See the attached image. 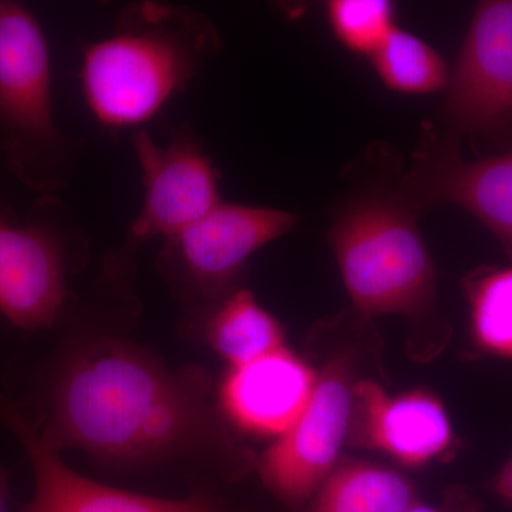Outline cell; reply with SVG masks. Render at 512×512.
<instances>
[{
	"label": "cell",
	"mask_w": 512,
	"mask_h": 512,
	"mask_svg": "<svg viewBox=\"0 0 512 512\" xmlns=\"http://www.w3.org/2000/svg\"><path fill=\"white\" fill-rule=\"evenodd\" d=\"M39 434L56 451L79 448L104 460L138 463L195 456L215 424L191 380L119 340L87 343L60 366Z\"/></svg>",
	"instance_id": "obj_1"
},
{
	"label": "cell",
	"mask_w": 512,
	"mask_h": 512,
	"mask_svg": "<svg viewBox=\"0 0 512 512\" xmlns=\"http://www.w3.org/2000/svg\"><path fill=\"white\" fill-rule=\"evenodd\" d=\"M217 43L214 28L191 10L133 6L110 35L84 50L80 84L87 107L101 126H141L183 92Z\"/></svg>",
	"instance_id": "obj_2"
},
{
	"label": "cell",
	"mask_w": 512,
	"mask_h": 512,
	"mask_svg": "<svg viewBox=\"0 0 512 512\" xmlns=\"http://www.w3.org/2000/svg\"><path fill=\"white\" fill-rule=\"evenodd\" d=\"M412 202L392 185L350 194L332 215L329 244L356 315L437 325L436 268Z\"/></svg>",
	"instance_id": "obj_3"
},
{
	"label": "cell",
	"mask_w": 512,
	"mask_h": 512,
	"mask_svg": "<svg viewBox=\"0 0 512 512\" xmlns=\"http://www.w3.org/2000/svg\"><path fill=\"white\" fill-rule=\"evenodd\" d=\"M352 360L335 356L319 370L308 406L265 451L259 476L275 497L303 507L342 461L353 416Z\"/></svg>",
	"instance_id": "obj_4"
},
{
	"label": "cell",
	"mask_w": 512,
	"mask_h": 512,
	"mask_svg": "<svg viewBox=\"0 0 512 512\" xmlns=\"http://www.w3.org/2000/svg\"><path fill=\"white\" fill-rule=\"evenodd\" d=\"M446 89L454 133L512 137V0L478 3Z\"/></svg>",
	"instance_id": "obj_5"
},
{
	"label": "cell",
	"mask_w": 512,
	"mask_h": 512,
	"mask_svg": "<svg viewBox=\"0 0 512 512\" xmlns=\"http://www.w3.org/2000/svg\"><path fill=\"white\" fill-rule=\"evenodd\" d=\"M292 212L221 201L208 214L165 239L163 265L185 288L224 298L251 256L292 231Z\"/></svg>",
	"instance_id": "obj_6"
},
{
	"label": "cell",
	"mask_w": 512,
	"mask_h": 512,
	"mask_svg": "<svg viewBox=\"0 0 512 512\" xmlns=\"http://www.w3.org/2000/svg\"><path fill=\"white\" fill-rule=\"evenodd\" d=\"M0 128L18 156L62 146L45 32L25 6L9 0L0 2Z\"/></svg>",
	"instance_id": "obj_7"
},
{
	"label": "cell",
	"mask_w": 512,
	"mask_h": 512,
	"mask_svg": "<svg viewBox=\"0 0 512 512\" xmlns=\"http://www.w3.org/2000/svg\"><path fill=\"white\" fill-rule=\"evenodd\" d=\"M399 187L417 212L446 204L470 212L512 261V151L466 160L454 141L430 133Z\"/></svg>",
	"instance_id": "obj_8"
},
{
	"label": "cell",
	"mask_w": 512,
	"mask_h": 512,
	"mask_svg": "<svg viewBox=\"0 0 512 512\" xmlns=\"http://www.w3.org/2000/svg\"><path fill=\"white\" fill-rule=\"evenodd\" d=\"M133 146L144 188L130 231L136 241L174 237L222 201L217 168L188 134L158 144L138 131Z\"/></svg>",
	"instance_id": "obj_9"
},
{
	"label": "cell",
	"mask_w": 512,
	"mask_h": 512,
	"mask_svg": "<svg viewBox=\"0 0 512 512\" xmlns=\"http://www.w3.org/2000/svg\"><path fill=\"white\" fill-rule=\"evenodd\" d=\"M349 441L406 468H424L453 456V421L437 394L426 389L390 393L369 379L356 380Z\"/></svg>",
	"instance_id": "obj_10"
},
{
	"label": "cell",
	"mask_w": 512,
	"mask_h": 512,
	"mask_svg": "<svg viewBox=\"0 0 512 512\" xmlns=\"http://www.w3.org/2000/svg\"><path fill=\"white\" fill-rule=\"evenodd\" d=\"M318 373L288 346L229 367L218 394L222 413L245 433L278 439L308 406Z\"/></svg>",
	"instance_id": "obj_11"
},
{
	"label": "cell",
	"mask_w": 512,
	"mask_h": 512,
	"mask_svg": "<svg viewBox=\"0 0 512 512\" xmlns=\"http://www.w3.org/2000/svg\"><path fill=\"white\" fill-rule=\"evenodd\" d=\"M66 299L62 242L49 227L0 220V313L20 329L53 325Z\"/></svg>",
	"instance_id": "obj_12"
},
{
	"label": "cell",
	"mask_w": 512,
	"mask_h": 512,
	"mask_svg": "<svg viewBox=\"0 0 512 512\" xmlns=\"http://www.w3.org/2000/svg\"><path fill=\"white\" fill-rule=\"evenodd\" d=\"M0 419L22 441L35 473V494L23 512H215L201 500L128 493L74 473L2 393Z\"/></svg>",
	"instance_id": "obj_13"
},
{
	"label": "cell",
	"mask_w": 512,
	"mask_h": 512,
	"mask_svg": "<svg viewBox=\"0 0 512 512\" xmlns=\"http://www.w3.org/2000/svg\"><path fill=\"white\" fill-rule=\"evenodd\" d=\"M416 485L392 467L342 460L302 512H404L417 503Z\"/></svg>",
	"instance_id": "obj_14"
},
{
	"label": "cell",
	"mask_w": 512,
	"mask_h": 512,
	"mask_svg": "<svg viewBox=\"0 0 512 512\" xmlns=\"http://www.w3.org/2000/svg\"><path fill=\"white\" fill-rule=\"evenodd\" d=\"M205 336L229 367L245 365L286 346L281 322L248 289L222 298L208 319Z\"/></svg>",
	"instance_id": "obj_15"
},
{
	"label": "cell",
	"mask_w": 512,
	"mask_h": 512,
	"mask_svg": "<svg viewBox=\"0 0 512 512\" xmlns=\"http://www.w3.org/2000/svg\"><path fill=\"white\" fill-rule=\"evenodd\" d=\"M463 291L474 350L512 360V265L481 266L463 279Z\"/></svg>",
	"instance_id": "obj_16"
},
{
	"label": "cell",
	"mask_w": 512,
	"mask_h": 512,
	"mask_svg": "<svg viewBox=\"0 0 512 512\" xmlns=\"http://www.w3.org/2000/svg\"><path fill=\"white\" fill-rule=\"evenodd\" d=\"M369 59L380 80L397 93H437L446 89L450 77L436 49L397 26Z\"/></svg>",
	"instance_id": "obj_17"
},
{
	"label": "cell",
	"mask_w": 512,
	"mask_h": 512,
	"mask_svg": "<svg viewBox=\"0 0 512 512\" xmlns=\"http://www.w3.org/2000/svg\"><path fill=\"white\" fill-rule=\"evenodd\" d=\"M330 29L346 49L370 57L394 28V5L387 0H332L326 3Z\"/></svg>",
	"instance_id": "obj_18"
},
{
	"label": "cell",
	"mask_w": 512,
	"mask_h": 512,
	"mask_svg": "<svg viewBox=\"0 0 512 512\" xmlns=\"http://www.w3.org/2000/svg\"><path fill=\"white\" fill-rule=\"evenodd\" d=\"M478 505L468 495H454L453 503L447 505L413 504L404 512H477Z\"/></svg>",
	"instance_id": "obj_19"
},
{
	"label": "cell",
	"mask_w": 512,
	"mask_h": 512,
	"mask_svg": "<svg viewBox=\"0 0 512 512\" xmlns=\"http://www.w3.org/2000/svg\"><path fill=\"white\" fill-rule=\"evenodd\" d=\"M490 490L505 503L512 505V454L505 461L504 466L491 478Z\"/></svg>",
	"instance_id": "obj_20"
},
{
	"label": "cell",
	"mask_w": 512,
	"mask_h": 512,
	"mask_svg": "<svg viewBox=\"0 0 512 512\" xmlns=\"http://www.w3.org/2000/svg\"><path fill=\"white\" fill-rule=\"evenodd\" d=\"M8 474L0 470V512H8Z\"/></svg>",
	"instance_id": "obj_21"
}]
</instances>
